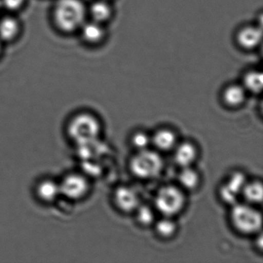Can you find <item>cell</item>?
Instances as JSON below:
<instances>
[{
	"instance_id": "cell-23",
	"label": "cell",
	"mask_w": 263,
	"mask_h": 263,
	"mask_svg": "<svg viewBox=\"0 0 263 263\" xmlns=\"http://www.w3.org/2000/svg\"><path fill=\"white\" fill-rule=\"evenodd\" d=\"M150 142L151 139L148 135L143 132H138L132 138V144L139 151L147 149Z\"/></svg>"
},
{
	"instance_id": "cell-14",
	"label": "cell",
	"mask_w": 263,
	"mask_h": 263,
	"mask_svg": "<svg viewBox=\"0 0 263 263\" xmlns=\"http://www.w3.org/2000/svg\"><path fill=\"white\" fill-rule=\"evenodd\" d=\"M246 92L242 85H230L223 92V100L229 107H238L246 100Z\"/></svg>"
},
{
	"instance_id": "cell-22",
	"label": "cell",
	"mask_w": 263,
	"mask_h": 263,
	"mask_svg": "<svg viewBox=\"0 0 263 263\" xmlns=\"http://www.w3.org/2000/svg\"><path fill=\"white\" fill-rule=\"evenodd\" d=\"M3 9L10 13L21 11L25 7L27 0H0Z\"/></svg>"
},
{
	"instance_id": "cell-17",
	"label": "cell",
	"mask_w": 263,
	"mask_h": 263,
	"mask_svg": "<svg viewBox=\"0 0 263 263\" xmlns=\"http://www.w3.org/2000/svg\"><path fill=\"white\" fill-rule=\"evenodd\" d=\"M262 73L258 70L248 72L243 78L242 87L246 91L258 93L262 89Z\"/></svg>"
},
{
	"instance_id": "cell-16",
	"label": "cell",
	"mask_w": 263,
	"mask_h": 263,
	"mask_svg": "<svg viewBox=\"0 0 263 263\" xmlns=\"http://www.w3.org/2000/svg\"><path fill=\"white\" fill-rule=\"evenodd\" d=\"M154 144L161 151H168L173 148L176 143V136L174 132L169 130H160L154 135Z\"/></svg>"
},
{
	"instance_id": "cell-6",
	"label": "cell",
	"mask_w": 263,
	"mask_h": 263,
	"mask_svg": "<svg viewBox=\"0 0 263 263\" xmlns=\"http://www.w3.org/2000/svg\"><path fill=\"white\" fill-rule=\"evenodd\" d=\"M61 194L71 200L80 199L88 191V182L82 175H70L66 177L60 184Z\"/></svg>"
},
{
	"instance_id": "cell-4",
	"label": "cell",
	"mask_w": 263,
	"mask_h": 263,
	"mask_svg": "<svg viewBox=\"0 0 263 263\" xmlns=\"http://www.w3.org/2000/svg\"><path fill=\"white\" fill-rule=\"evenodd\" d=\"M231 220L234 227L241 233H255L261 228V213L248 204H235L231 212Z\"/></svg>"
},
{
	"instance_id": "cell-1",
	"label": "cell",
	"mask_w": 263,
	"mask_h": 263,
	"mask_svg": "<svg viewBox=\"0 0 263 263\" xmlns=\"http://www.w3.org/2000/svg\"><path fill=\"white\" fill-rule=\"evenodd\" d=\"M55 27L64 34L78 32L88 20L87 6L82 0H56L52 9Z\"/></svg>"
},
{
	"instance_id": "cell-13",
	"label": "cell",
	"mask_w": 263,
	"mask_h": 263,
	"mask_svg": "<svg viewBox=\"0 0 263 263\" xmlns=\"http://www.w3.org/2000/svg\"><path fill=\"white\" fill-rule=\"evenodd\" d=\"M197 151L191 143H183L177 147L175 159L177 164L182 167H189L196 159Z\"/></svg>"
},
{
	"instance_id": "cell-7",
	"label": "cell",
	"mask_w": 263,
	"mask_h": 263,
	"mask_svg": "<svg viewBox=\"0 0 263 263\" xmlns=\"http://www.w3.org/2000/svg\"><path fill=\"white\" fill-rule=\"evenodd\" d=\"M22 24L13 13L0 17V41L3 44H11L21 36Z\"/></svg>"
},
{
	"instance_id": "cell-24",
	"label": "cell",
	"mask_w": 263,
	"mask_h": 263,
	"mask_svg": "<svg viewBox=\"0 0 263 263\" xmlns=\"http://www.w3.org/2000/svg\"><path fill=\"white\" fill-rule=\"evenodd\" d=\"M3 51H4V44L0 41V57L2 55Z\"/></svg>"
},
{
	"instance_id": "cell-12",
	"label": "cell",
	"mask_w": 263,
	"mask_h": 263,
	"mask_svg": "<svg viewBox=\"0 0 263 263\" xmlns=\"http://www.w3.org/2000/svg\"><path fill=\"white\" fill-rule=\"evenodd\" d=\"M113 9L108 0H95L87 7V17L99 24H104L112 17Z\"/></svg>"
},
{
	"instance_id": "cell-8",
	"label": "cell",
	"mask_w": 263,
	"mask_h": 263,
	"mask_svg": "<svg viewBox=\"0 0 263 263\" xmlns=\"http://www.w3.org/2000/svg\"><path fill=\"white\" fill-rule=\"evenodd\" d=\"M115 204L123 212L136 211L140 205V198L136 191L132 187L121 186L115 191Z\"/></svg>"
},
{
	"instance_id": "cell-18",
	"label": "cell",
	"mask_w": 263,
	"mask_h": 263,
	"mask_svg": "<svg viewBox=\"0 0 263 263\" xmlns=\"http://www.w3.org/2000/svg\"><path fill=\"white\" fill-rule=\"evenodd\" d=\"M245 198L250 203H261L262 201V184L259 181L246 183L242 189Z\"/></svg>"
},
{
	"instance_id": "cell-2",
	"label": "cell",
	"mask_w": 263,
	"mask_h": 263,
	"mask_svg": "<svg viewBox=\"0 0 263 263\" xmlns=\"http://www.w3.org/2000/svg\"><path fill=\"white\" fill-rule=\"evenodd\" d=\"M100 130V123L89 114L78 115L70 121L68 127L69 135L81 145L96 141Z\"/></svg>"
},
{
	"instance_id": "cell-15",
	"label": "cell",
	"mask_w": 263,
	"mask_h": 263,
	"mask_svg": "<svg viewBox=\"0 0 263 263\" xmlns=\"http://www.w3.org/2000/svg\"><path fill=\"white\" fill-rule=\"evenodd\" d=\"M38 196L45 201H52L61 195L60 184L50 180H46L40 183L37 187Z\"/></svg>"
},
{
	"instance_id": "cell-9",
	"label": "cell",
	"mask_w": 263,
	"mask_h": 263,
	"mask_svg": "<svg viewBox=\"0 0 263 263\" xmlns=\"http://www.w3.org/2000/svg\"><path fill=\"white\" fill-rule=\"evenodd\" d=\"M81 39L89 45H98L105 39L106 29L104 24L95 22L91 20H87L80 29Z\"/></svg>"
},
{
	"instance_id": "cell-21",
	"label": "cell",
	"mask_w": 263,
	"mask_h": 263,
	"mask_svg": "<svg viewBox=\"0 0 263 263\" xmlns=\"http://www.w3.org/2000/svg\"><path fill=\"white\" fill-rule=\"evenodd\" d=\"M137 211V218L143 226H149L155 220V214L153 211L147 205L138 206Z\"/></svg>"
},
{
	"instance_id": "cell-5",
	"label": "cell",
	"mask_w": 263,
	"mask_h": 263,
	"mask_svg": "<svg viewBox=\"0 0 263 263\" xmlns=\"http://www.w3.org/2000/svg\"><path fill=\"white\" fill-rule=\"evenodd\" d=\"M184 201V195L179 189L172 185L164 186L157 194L155 206L161 214L170 217L181 212Z\"/></svg>"
},
{
	"instance_id": "cell-20",
	"label": "cell",
	"mask_w": 263,
	"mask_h": 263,
	"mask_svg": "<svg viewBox=\"0 0 263 263\" xmlns=\"http://www.w3.org/2000/svg\"><path fill=\"white\" fill-rule=\"evenodd\" d=\"M156 231L161 236L168 238L172 236L176 231V224L169 218H163L157 222Z\"/></svg>"
},
{
	"instance_id": "cell-11",
	"label": "cell",
	"mask_w": 263,
	"mask_h": 263,
	"mask_svg": "<svg viewBox=\"0 0 263 263\" xmlns=\"http://www.w3.org/2000/svg\"><path fill=\"white\" fill-rule=\"evenodd\" d=\"M261 29L257 26H249L240 30L237 36V41L240 47L246 50H252L261 44Z\"/></svg>"
},
{
	"instance_id": "cell-19",
	"label": "cell",
	"mask_w": 263,
	"mask_h": 263,
	"mask_svg": "<svg viewBox=\"0 0 263 263\" xmlns=\"http://www.w3.org/2000/svg\"><path fill=\"white\" fill-rule=\"evenodd\" d=\"M180 184L189 190H193L196 189L199 184V175L196 171L191 168L190 167H183L182 171L179 174Z\"/></svg>"
},
{
	"instance_id": "cell-10",
	"label": "cell",
	"mask_w": 263,
	"mask_h": 263,
	"mask_svg": "<svg viewBox=\"0 0 263 263\" xmlns=\"http://www.w3.org/2000/svg\"><path fill=\"white\" fill-rule=\"evenodd\" d=\"M246 184V178L241 173H235L230 177L229 181L221 187V196L226 202H235L237 197L242 192L243 187Z\"/></svg>"
},
{
	"instance_id": "cell-3",
	"label": "cell",
	"mask_w": 263,
	"mask_h": 263,
	"mask_svg": "<svg viewBox=\"0 0 263 263\" xmlns=\"http://www.w3.org/2000/svg\"><path fill=\"white\" fill-rule=\"evenodd\" d=\"M132 172L138 178L148 179L158 176L164 167L162 158L152 151H140L132 158L130 164Z\"/></svg>"
}]
</instances>
